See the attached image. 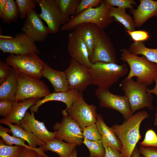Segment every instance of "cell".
I'll list each match as a JSON object with an SVG mask.
<instances>
[{"instance_id":"cell-23","label":"cell","mask_w":157,"mask_h":157,"mask_svg":"<svg viewBox=\"0 0 157 157\" xmlns=\"http://www.w3.org/2000/svg\"><path fill=\"white\" fill-rule=\"evenodd\" d=\"M77 27L80 30L87 47L90 60L97 41L100 29L96 25L91 23L82 24Z\"/></svg>"},{"instance_id":"cell-47","label":"cell","mask_w":157,"mask_h":157,"mask_svg":"<svg viewBox=\"0 0 157 157\" xmlns=\"http://www.w3.org/2000/svg\"><path fill=\"white\" fill-rule=\"evenodd\" d=\"M140 154L139 149L136 146L132 153L131 157H140Z\"/></svg>"},{"instance_id":"cell-35","label":"cell","mask_w":157,"mask_h":157,"mask_svg":"<svg viewBox=\"0 0 157 157\" xmlns=\"http://www.w3.org/2000/svg\"><path fill=\"white\" fill-rule=\"evenodd\" d=\"M84 138L91 141H96L102 139L96 123L88 126L83 129Z\"/></svg>"},{"instance_id":"cell-14","label":"cell","mask_w":157,"mask_h":157,"mask_svg":"<svg viewBox=\"0 0 157 157\" xmlns=\"http://www.w3.org/2000/svg\"><path fill=\"white\" fill-rule=\"evenodd\" d=\"M90 61L91 64L98 62L118 63L114 45L104 30L99 29Z\"/></svg>"},{"instance_id":"cell-34","label":"cell","mask_w":157,"mask_h":157,"mask_svg":"<svg viewBox=\"0 0 157 157\" xmlns=\"http://www.w3.org/2000/svg\"><path fill=\"white\" fill-rule=\"evenodd\" d=\"M19 13V17L23 19L26 17L28 13L36 6L35 0H16Z\"/></svg>"},{"instance_id":"cell-27","label":"cell","mask_w":157,"mask_h":157,"mask_svg":"<svg viewBox=\"0 0 157 157\" xmlns=\"http://www.w3.org/2000/svg\"><path fill=\"white\" fill-rule=\"evenodd\" d=\"M8 133H11L10 129L0 125V136L5 143L9 146L13 144L20 146L29 149H33L40 154L43 157H49L44 152V150L41 147L35 148H32L25 144L26 141L19 138L10 135Z\"/></svg>"},{"instance_id":"cell-11","label":"cell","mask_w":157,"mask_h":157,"mask_svg":"<svg viewBox=\"0 0 157 157\" xmlns=\"http://www.w3.org/2000/svg\"><path fill=\"white\" fill-rule=\"evenodd\" d=\"M35 42L22 32L16 34L13 38L0 39V49L3 53L15 55L29 53H39Z\"/></svg>"},{"instance_id":"cell-29","label":"cell","mask_w":157,"mask_h":157,"mask_svg":"<svg viewBox=\"0 0 157 157\" xmlns=\"http://www.w3.org/2000/svg\"><path fill=\"white\" fill-rule=\"evenodd\" d=\"M126 9L111 7L109 10V15L122 24L126 30L134 31L135 27L134 19L129 14L126 13Z\"/></svg>"},{"instance_id":"cell-45","label":"cell","mask_w":157,"mask_h":157,"mask_svg":"<svg viewBox=\"0 0 157 157\" xmlns=\"http://www.w3.org/2000/svg\"><path fill=\"white\" fill-rule=\"evenodd\" d=\"M8 0H0V18H1L4 12Z\"/></svg>"},{"instance_id":"cell-15","label":"cell","mask_w":157,"mask_h":157,"mask_svg":"<svg viewBox=\"0 0 157 157\" xmlns=\"http://www.w3.org/2000/svg\"><path fill=\"white\" fill-rule=\"evenodd\" d=\"M67 47L72 58L90 68L91 64L87 47L77 27L69 33Z\"/></svg>"},{"instance_id":"cell-46","label":"cell","mask_w":157,"mask_h":157,"mask_svg":"<svg viewBox=\"0 0 157 157\" xmlns=\"http://www.w3.org/2000/svg\"><path fill=\"white\" fill-rule=\"evenodd\" d=\"M154 82L155 83V85L154 88L152 89L148 88L147 92L149 94H154L157 96V76L154 79Z\"/></svg>"},{"instance_id":"cell-16","label":"cell","mask_w":157,"mask_h":157,"mask_svg":"<svg viewBox=\"0 0 157 157\" xmlns=\"http://www.w3.org/2000/svg\"><path fill=\"white\" fill-rule=\"evenodd\" d=\"M21 30L22 32L35 42L44 41L50 33L48 27L44 25L34 9L28 14Z\"/></svg>"},{"instance_id":"cell-42","label":"cell","mask_w":157,"mask_h":157,"mask_svg":"<svg viewBox=\"0 0 157 157\" xmlns=\"http://www.w3.org/2000/svg\"><path fill=\"white\" fill-rule=\"evenodd\" d=\"M102 142L105 149L104 157H124L121 152L105 142Z\"/></svg>"},{"instance_id":"cell-17","label":"cell","mask_w":157,"mask_h":157,"mask_svg":"<svg viewBox=\"0 0 157 157\" xmlns=\"http://www.w3.org/2000/svg\"><path fill=\"white\" fill-rule=\"evenodd\" d=\"M27 111L20 121V126L36 136L40 140L45 143L55 138L56 131L50 132L46 128L44 122L39 121L35 117L34 112Z\"/></svg>"},{"instance_id":"cell-10","label":"cell","mask_w":157,"mask_h":157,"mask_svg":"<svg viewBox=\"0 0 157 157\" xmlns=\"http://www.w3.org/2000/svg\"><path fill=\"white\" fill-rule=\"evenodd\" d=\"M69 90H75L83 92L92 83L90 69L71 58L69 65L65 71Z\"/></svg>"},{"instance_id":"cell-25","label":"cell","mask_w":157,"mask_h":157,"mask_svg":"<svg viewBox=\"0 0 157 157\" xmlns=\"http://www.w3.org/2000/svg\"><path fill=\"white\" fill-rule=\"evenodd\" d=\"M77 146L76 144L65 142L62 140L55 138L41 147L44 151H53L60 157H69Z\"/></svg>"},{"instance_id":"cell-49","label":"cell","mask_w":157,"mask_h":157,"mask_svg":"<svg viewBox=\"0 0 157 157\" xmlns=\"http://www.w3.org/2000/svg\"><path fill=\"white\" fill-rule=\"evenodd\" d=\"M77 151L75 149L69 157H77Z\"/></svg>"},{"instance_id":"cell-43","label":"cell","mask_w":157,"mask_h":157,"mask_svg":"<svg viewBox=\"0 0 157 157\" xmlns=\"http://www.w3.org/2000/svg\"><path fill=\"white\" fill-rule=\"evenodd\" d=\"M139 150L144 157H157V148L154 147H140Z\"/></svg>"},{"instance_id":"cell-1","label":"cell","mask_w":157,"mask_h":157,"mask_svg":"<svg viewBox=\"0 0 157 157\" xmlns=\"http://www.w3.org/2000/svg\"><path fill=\"white\" fill-rule=\"evenodd\" d=\"M148 117L147 112L139 111L122 124H115L111 127L121 143V152L124 157H131L137 144L142 137L140 131V125Z\"/></svg>"},{"instance_id":"cell-33","label":"cell","mask_w":157,"mask_h":157,"mask_svg":"<svg viewBox=\"0 0 157 157\" xmlns=\"http://www.w3.org/2000/svg\"><path fill=\"white\" fill-rule=\"evenodd\" d=\"M2 139L0 141V157H17L24 147L19 146H9L5 144Z\"/></svg>"},{"instance_id":"cell-39","label":"cell","mask_w":157,"mask_h":157,"mask_svg":"<svg viewBox=\"0 0 157 157\" xmlns=\"http://www.w3.org/2000/svg\"><path fill=\"white\" fill-rule=\"evenodd\" d=\"M126 32L130 36L134 42H143L149 39V33L143 30L129 31L126 30Z\"/></svg>"},{"instance_id":"cell-24","label":"cell","mask_w":157,"mask_h":157,"mask_svg":"<svg viewBox=\"0 0 157 157\" xmlns=\"http://www.w3.org/2000/svg\"><path fill=\"white\" fill-rule=\"evenodd\" d=\"M0 123L8 126L10 128V130L12 136L21 138L27 142L31 147L35 148L37 146L40 147L44 145L46 143L40 140L32 133L28 132L19 125H13L8 122L0 119Z\"/></svg>"},{"instance_id":"cell-36","label":"cell","mask_w":157,"mask_h":157,"mask_svg":"<svg viewBox=\"0 0 157 157\" xmlns=\"http://www.w3.org/2000/svg\"><path fill=\"white\" fill-rule=\"evenodd\" d=\"M139 145L141 147L157 148V134L153 130H148L145 133L144 140L139 143Z\"/></svg>"},{"instance_id":"cell-37","label":"cell","mask_w":157,"mask_h":157,"mask_svg":"<svg viewBox=\"0 0 157 157\" xmlns=\"http://www.w3.org/2000/svg\"><path fill=\"white\" fill-rule=\"evenodd\" d=\"M105 2L111 7L131 9L134 8L133 5H137L134 0H104Z\"/></svg>"},{"instance_id":"cell-5","label":"cell","mask_w":157,"mask_h":157,"mask_svg":"<svg viewBox=\"0 0 157 157\" xmlns=\"http://www.w3.org/2000/svg\"><path fill=\"white\" fill-rule=\"evenodd\" d=\"M127 98L130 108L133 114L136 111L145 108L154 109L152 94L147 92L146 85L134 81L133 78L124 79L119 85Z\"/></svg>"},{"instance_id":"cell-3","label":"cell","mask_w":157,"mask_h":157,"mask_svg":"<svg viewBox=\"0 0 157 157\" xmlns=\"http://www.w3.org/2000/svg\"><path fill=\"white\" fill-rule=\"evenodd\" d=\"M110 7L102 0L99 6L84 10L70 19L62 26L61 30H73L79 25L85 23L94 24L99 29L104 30L113 21V18L109 15Z\"/></svg>"},{"instance_id":"cell-48","label":"cell","mask_w":157,"mask_h":157,"mask_svg":"<svg viewBox=\"0 0 157 157\" xmlns=\"http://www.w3.org/2000/svg\"><path fill=\"white\" fill-rule=\"evenodd\" d=\"M155 118L154 119V124L157 127V105L156 109V113L155 114Z\"/></svg>"},{"instance_id":"cell-21","label":"cell","mask_w":157,"mask_h":157,"mask_svg":"<svg viewBox=\"0 0 157 157\" xmlns=\"http://www.w3.org/2000/svg\"><path fill=\"white\" fill-rule=\"evenodd\" d=\"M40 99L30 98L19 102L15 101L9 115L1 119L11 124L15 123L20 126L19 122L24 116L27 110Z\"/></svg>"},{"instance_id":"cell-6","label":"cell","mask_w":157,"mask_h":157,"mask_svg":"<svg viewBox=\"0 0 157 157\" xmlns=\"http://www.w3.org/2000/svg\"><path fill=\"white\" fill-rule=\"evenodd\" d=\"M36 53L23 55L10 54L6 62L18 74L27 75L40 79L45 63Z\"/></svg>"},{"instance_id":"cell-7","label":"cell","mask_w":157,"mask_h":157,"mask_svg":"<svg viewBox=\"0 0 157 157\" xmlns=\"http://www.w3.org/2000/svg\"><path fill=\"white\" fill-rule=\"evenodd\" d=\"M15 101L30 98L40 99L50 93L48 87L40 78L18 74Z\"/></svg>"},{"instance_id":"cell-50","label":"cell","mask_w":157,"mask_h":157,"mask_svg":"<svg viewBox=\"0 0 157 157\" xmlns=\"http://www.w3.org/2000/svg\"><path fill=\"white\" fill-rule=\"evenodd\" d=\"M140 157H144L142 156H140Z\"/></svg>"},{"instance_id":"cell-28","label":"cell","mask_w":157,"mask_h":157,"mask_svg":"<svg viewBox=\"0 0 157 157\" xmlns=\"http://www.w3.org/2000/svg\"><path fill=\"white\" fill-rule=\"evenodd\" d=\"M131 53L136 56L141 55L148 60L157 64V48L151 49L146 47L143 42H135L128 49Z\"/></svg>"},{"instance_id":"cell-31","label":"cell","mask_w":157,"mask_h":157,"mask_svg":"<svg viewBox=\"0 0 157 157\" xmlns=\"http://www.w3.org/2000/svg\"><path fill=\"white\" fill-rule=\"evenodd\" d=\"M59 9L64 16L74 15L81 0H56Z\"/></svg>"},{"instance_id":"cell-30","label":"cell","mask_w":157,"mask_h":157,"mask_svg":"<svg viewBox=\"0 0 157 157\" xmlns=\"http://www.w3.org/2000/svg\"><path fill=\"white\" fill-rule=\"evenodd\" d=\"M19 15L17 3L14 0H8L3 15L1 18L3 22L10 24L17 20Z\"/></svg>"},{"instance_id":"cell-12","label":"cell","mask_w":157,"mask_h":157,"mask_svg":"<svg viewBox=\"0 0 157 157\" xmlns=\"http://www.w3.org/2000/svg\"><path fill=\"white\" fill-rule=\"evenodd\" d=\"M100 106L115 110L119 112L126 120L133 115L128 99L125 95L113 94L109 89L98 88L95 92Z\"/></svg>"},{"instance_id":"cell-22","label":"cell","mask_w":157,"mask_h":157,"mask_svg":"<svg viewBox=\"0 0 157 157\" xmlns=\"http://www.w3.org/2000/svg\"><path fill=\"white\" fill-rule=\"evenodd\" d=\"M97 125L102 136V142H105L118 151L121 152L122 145L111 128L108 126L104 122L102 116L97 113Z\"/></svg>"},{"instance_id":"cell-18","label":"cell","mask_w":157,"mask_h":157,"mask_svg":"<svg viewBox=\"0 0 157 157\" xmlns=\"http://www.w3.org/2000/svg\"><path fill=\"white\" fill-rule=\"evenodd\" d=\"M136 9H129L133 17L135 28H140L149 19L157 17V1L140 0Z\"/></svg>"},{"instance_id":"cell-32","label":"cell","mask_w":157,"mask_h":157,"mask_svg":"<svg viewBox=\"0 0 157 157\" xmlns=\"http://www.w3.org/2000/svg\"><path fill=\"white\" fill-rule=\"evenodd\" d=\"M83 143L89 150V157H104L105 149L101 140L91 141L84 138Z\"/></svg>"},{"instance_id":"cell-44","label":"cell","mask_w":157,"mask_h":157,"mask_svg":"<svg viewBox=\"0 0 157 157\" xmlns=\"http://www.w3.org/2000/svg\"><path fill=\"white\" fill-rule=\"evenodd\" d=\"M17 157H43L35 150L23 147Z\"/></svg>"},{"instance_id":"cell-40","label":"cell","mask_w":157,"mask_h":157,"mask_svg":"<svg viewBox=\"0 0 157 157\" xmlns=\"http://www.w3.org/2000/svg\"><path fill=\"white\" fill-rule=\"evenodd\" d=\"M15 102L6 99L0 100V115L4 118L8 115L13 109Z\"/></svg>"},{"instance_id":"cell-8","label":"cell","mask_w":157,"mask_h":157,"mask_svg":"<svg viewBox=\"0 0 157 157\" xmlns=\"http://www.w3.org/2000/svg\"><path fill=\"white\" fill-rule=\"evenodd\" d=\"M61 113L63 117L61 121L56 123L53 126V129L56 132L55 138L80 145L84 138L83 129L69 115L65 109L62 110Z\"/></svg>"},{"instance_id":"cell-4","label":"cell","mask_w":157,"mask_h":157,"mask_svg":"<svg viewBox=\"0 0 157 157\" xmlns=\"http://www.w3.org/2000/svg\"><path fill=\"white\" fill-rule=\"evenodd\" d=\"M92 84L98 88L109 89L122 77L128 74L127 64L121 65L112 63L98 62L92 64L90 69Z\"/></svg>"},{"instance_id":"cell-2","label":"cell","mask_w":157,"mask_h":157,"mask_svg":"<svg viewBox=\"0 0 157 157\" xmlns=\"http://www.w3.org/2000/svg\"><path fill=\"white\" fill-rule=\"evenodd\" d=\"M120 59L127 63L130 71L125 79L136 78L137 81L147 86L152 84L157 76V64L148 60L144 56H139L130 53L128 49L120 50Z\"/></svg>"},{"instance_id":"cell-38","label":"cell","mask_w":157,"mask_h":157,"mask_svg":"<svg viewBox=\"0 0 157 157\" xmlns=\"http://www.w3.org/2000/svg\"><path fill=\"white\" fill-rule=\"evenodd\" d=\"M102 1V0H81L74 16H76L84 10L91 8H94L97 6H99Z\"/></svg>"},{"instance_id":"cell-13","label":"cell","mask_w":157,"mask_h":157,"mask_svg":"<svg viewBox=\"0 0 157 157\" xmlns=\"http://www.w3.org/2000/svg\"><path fill=\"white\" fill-rule=\"evenodd\" d=\"M97 109L96 106L89 105L86 103L82 93L69 108L65 110L69 115L76 121L83 129L96 123Z\"/></svg>"},{"instance_id":"cell-26","label":"cell","mask_w":157,"mask_h":157,"mask_svg":"<svg viewBox=\"0 0 157 157\" xmlns=\"http://www.w3.org/2000/svg\"><path fill=\"white\" fill-rule=\"evenodd\" d=\"M18 74V73L13 68L10 76L0 85V100L6 99L15 101Z\"/></svg>"},{"instance_id":"cell-9","label":"cell","mask_w":157,"mask_h":157,"mask_svg":"<svg viewBox=\"0 0 157 157\" xmlns=\"http://www.w3.org/2000/svg\"><path fill=\"white\" fill-rule=\"evenodd\" d=\"M41 9L39 14L47 23L50 33L58 32L62 25L68 22L70 18L63 15L60 11L56 0H35Z\"/></svg>"},{"instance_id":"cell-41","label":"cell","mask_w":157,"mask_h":157,"mask_svg":"<svg viewBox=\"0 0 157 157\" xmlns=\"http://www.w3.org/2000/svg\"><path fill=\"white\" fill-rule=\"evenodd\" d=\"M13 68L7 63L0 60V85L6 80L10 75Z\"/></svg>"},{"instance_id":"cell-19","label":"cell","mask_w":157,"mask_h":157,"mask_svg":"<svg viewBox=\"0 0 157 157\" xmlns=\"http://www.w3.org/2000/svg\"><path fill=\"white\" fill-rule=\"evenodd\" d=\"M83 92L75 90H70L62 92L50 93L40 99L30 108L31 112L37 113L39 108L44 103L51 101H58L63 102L66 105V109L69 108L73 103L80 97Z\"/></svg>"},{"instance_id":"cell-20","label":"cell","mask_w":157,"mask_h":157,"mask_svg":"<svg viewBox=\"0 0 157 157\" xmlns=\"http://www.w3.org/2000/svg\"><path fill=\"white\" fill-rule=\"evenodd\" d=\"M42 76L50 82L54 88V92H65L69 90L65 71L55 70L45 63L42 70Z\"/></svg>"}]
</instances>
